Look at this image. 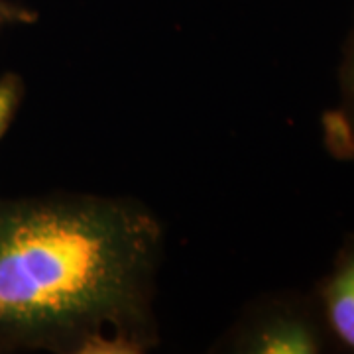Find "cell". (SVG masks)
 Here are the masks:
<instances>
[{"mask_svg":"<svg viewBox=\"0 0 354 354\" xmlns=\"http://www.w3.org/2000/svg\"><path fill=\"white\" fill-rule=\"evenodd\" d=\"M211 353L325 354L337 353L313 293H264L244 305Z\"/></svg>","mask_w":354,"mask_h":354,"instance_id":"7a4b0ae2","label":"cell"},{"mask_svg":"<svg viewBox=\"0 0 354 354\" xmlns=\"http://www.w3.org/2000/svg\"><path fill=\"white\" fill-rule=\"evenodd\" d=\"M339 93V104L321 120L323 144L335 160H354V24L342 46Z\"/></svg>","mask_w":354,"mask_h":354,"instance_id":"277c9868","label":"cell"},{"mask_svg":"<svg viewBox=\"0 0 354 354\" xmlns=\"http://www.w3.org/2000/svg\"><path fill=\"white\" fill-rule=\"evenodd\" d=\"M38 12L12 0H0V28L6 26H28L38 22Z\"/></svg>","mask_w":354,"mask_h":354,"instance_id":"8992f818","label":"cell"},{"mask_svg":"<svg viewBox=\"0 0 354 354\" xmlns=\"http://www.w3.org/2000/svg\"><path fill=\"white\" fill-rule=\"evenodd\" d=\"M337 353L354 354V232L342 239L330 270L311 290Z\"/></svg>","mask_w":354,"mask_h":354,"instance_id":"3957f363","label":"cell"},{"mask_svg":"<svg viewBox=\"0 0 354 354\" xmlns=\"http://www.w3.org/2000/svg\"><path fill=\"white\" fill-rule=\"evenodd\" d=\"M165 232L132 197H0V351L144 354Z\"/></svg>","mask_w":354,"mask_h":354,"instance_id":"6da1fadb","label":"cell"},{"mask_svg":"<svg viewBox=\"0 0 354 354\" xmlns=\"http://www.w3.org/2000/svg\"><path fill=\"white\" fill-rule=\"evenodd\" d=\"M26 97V83L18 73L0 75V142L12 127Z\"/></svg>","mask_w":354,"mask_h":354,"instance_id":"5b68a950","label":"cell"}]
</instances>
